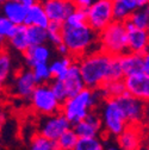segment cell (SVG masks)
<instances>
[{
	"mask_svg": "<svg viewBox=\"0 0 149 150\" xmlns=\"http://www.w3.org/2000/svg\"><path fill=\"white\" fill-rule=\"evenodd\" d=\"M143 59L144 55L133 54L129 51L117 57L119 68L123 73V78L136 73H143Z\"/></svg>",
	"mask_w": 149,
	"mask_h": 150,
	"instance_id": "17",
	"label": "cell"
},
{
	"mask_svg": "<svg viewBox=\"0 0 149 150\" xmlns=\"http://www.w3.org/2000/svg\"><path fill=\"white\" fill-rule=\"evenodd\" d=\"M29 101L32 111L42 117L59 113L61 110V103L55 98L48 83L37 85Z\"/></svg>",
	"mask_w": 149,
	"mask_h": 150,
	"instance_id": "6",
	"label": "cell"
},
{
	"mask_svg": "<svg viewBox=\"0 0 149 150\" xmlns=\"http://www.w3.org/2000/svg\"><path fill=\"white\" fill-rule=\"evenodd\" d=\"M3 16L14 25H23L25 21V16L28 7L22 5L19 1L17 0H7V1L3 3Z\"/></svg>",
	"mask_w": 149,
	"mask_h": 150,
	"instance_id": "18",
	"label": "cell"
},
{
	"mask_svg": "<svg viewBox=\"0 0 149 150\" xmlns=\"http://www.w3.org/2000/svg\"><path fill=\"white\" fill-rule=\"evenodd\" d=\"M116 100L123 112L128 125H143L147 118V101L134 98L126 92Z\"/></svg>",
	"mask_w": 149,
	"mask_h": 150,
	"instance_id": "8",
	"label": "cell"
},
{
	"mask_svg": "<svg viewBox=\"0 0 149 150\" xmlns=\"http://www.w3.org/2000/svg\"><path fill=\"white\" fill-rule=\"evenodd\" d=\"M125 92L143 101L149 99V74L136 73L123 78Z\"/></svg>",
	"mask_w": 149,
	"mask_h": 150,
	"instance_id": "12",
	"label": "cell"
},
{
	"mask_svg": "<svg viewBox=\"0 0 149 150\" xmlns=\"http://www.w3.org/2000/svg\"><path fill=\"white\" fill-rule=\"evenodd\" d=\"M13 69V61L12 57L5 48L0 51V83L4 85L10 79Z\"/></svg>",
	"mask_w": 149,
	"mask_h": 150,
	"instance_id": "25",
	"label": "cell"
},
{
	"mask_svg": "<svg viewBox=\"0 0 149 150\" xmlns=\"http://www.w3.org/2000/svg\"><path fill=\"white\" fill-rule=\"evenodd\" d=\"M98 47L99 50L112 57H119L123 54L128 52L126 30L124 23L112 22L101 32H99Z\"/></svg>",
	"mask_w": 149,
	"mask_h": 150,
	"instance_id": "4",
	"label": "cell"
},
{
	"mask_svg": "<svg viewBox=\"0 0 149 150\" xmlns=\"http://www.w3.org/2000/svg\"><path fill=\"white\" fill-rule=\"evenodd\" d=\"M78 139H79L78 135L73 130V127H70L67 131H65L55 143H56L57 150H74Z\"/></svg>",
	"mask_w": 149,
	"mask_h": 150,
	"instance_id": "27",
	"label": "cell"
},
{
	"mask_svg": "<svg viewBox=\"0 0 149 150\" xmlns=\"http://www.w3.org/2000/svg\"><path fill=\"white\" fill-rule=\"evenodd\" d=\"M17 1H19L22 5H24L25 7H30L32 6L33 4L37 3V0H17Z\"/></svg>",
	"mask_w": 149,
	"mask_h": 150,
	"instance_id": "40",
	"label": "cell"
},
{
	"mask_svg": "<svg viewBox=\"0 0 149 150\" xmlns=\"http://www.w3.org/2000/svg\"><path fill=\"white\" fill-rule=\"evenodd\" d=\"M70 123L65 118V116L59 112L51 116L42 117L38 123V135L42 137L50 139L53 142H56V139L68 129H70Z\"/></svg>",
	"mask_w": 149,
	"mask_h": 150,
	"instance_id": "9",
	"label": "cell"
},
{
	"mask_svg": "<svg viewBox=\"0 0 149 150\" xmlns=\"http://www.w3.org/2000/svg\"><path fill=\"white\" fill-rule=\"evenodd\" d=\"M36 86L37 83L32 76L31 70L22 69L14 75L11 86V92L17 98L29 100Z\"/></svg>",
	"mask_w": 149,
	"mask_h": 150,
	"instance_id": "14",
	"label": "cell"
},
{
	"mask_svg": "<svg viewBox=\"0 0 149 150\" xmlns=\"http://www.w3.org/2000/svg\"><path fill=\"white\" fill-rule=\"evenodd\" d=\"M103 139H104V150H122L115 142H110V138L103 137Z\"/></svg>",
	"mask_w": 149,
	"mask_h": 150,
	"instance_id": "37",
	"label": "cell"
},
{
	"mask_svg": "<svg viewBox=\"0 0 149 150\" xmlns=\"http://www.w3.org/2000/svg\"><path fill=\"white\" fill-rule=\"evenodd\" d=\"M136 1H137V5H138V8H140V7H147L149 0H136Z\"/></svg>",
	"mask_w": 149,
	"mask_h": 150,
	"instance_id": "42",
	"label": "cell"
},
{
	"mask_svg": "<svg viewBox=\"0 0 149 150\" xmlns=\"http://www.w3.org/2000/svg\"><path fill=\"white\" fill-rule=\"evenodd\" d=\"M101 101L103 100L97 89L84 88L75 96L67 98L61 104L60 112L73 126L87 117L89 113L96 112V108L100 105Z\"/></svg>",
	"mask_w": 149,
	"mask_h": 150,
	"instance_id": "3",
	"label": "cell"
},
{
	"mask_svg": "<svg viewBox=\"0 0 149 150\" xmlns=\"http://www.w3.org/2000/svg\"><path fill=\"white\" fill-rule=\"evenodd\" d=\"M24 55V62L28 67V69H31L37 63H48L50 60V49L45 45H31L26 49Z\"/></svg>",
	"mask_w": 149,
	"mask_h": 150,
	"instance_id": "19",
	"label": "cell"
},
{
	"mask_svg": "<svg viewBox=\"0 0 149 150\" xmlns=\"http://www.w3.org/2000/svg\"><path fill=\"white\" fill-rule=\"evenodd\" d=\"M30 70L37 85H45L53 80L49 70V63H37Z\"/></svg>",
	"mask_w": 149,
	"mask_h": 150,
	"instance_id": "29",
	"label": "cell"
},
{
	"mask_svg": "<svg viewBox=\"0 0 149 150\" xmlns=\"http://www.w3.org/2000/svg\"><path fill=\"white\" fill-rule=\"evenodd\" d=\"M97 91L99 93L101 100L117 99L118 97H121L122 94L125 93V87H124V82H123V79H122V80L106 82L101 87H99Z\"/></svg>",
	"mask_w": 149,
	"mask_h": 150,
	"instance_id": "23",
	"label": "cell"
},
{
	"mask_svg": "<svg viewBox=\"0 0 149 150\" xmlns=\"http://www.w3.org/2000/svg\"><path fill=\"white\" fill-rule=\"evenodd\" d=\"M4 124H5V116L0 112V136H1V131H3Z\"/></svg>",
	"mask_w": 149,
	"mask_h": 150,
	"instance_id": "41",
	"label": "cell"
},
{
	"mask_svg": "<svg viewBox=\"0 0 149 150\" xmlns=\"http://www.w3.org/2000/svg\"><path fill=\"white\" fill-rule=\"evenodd\" d=\"M61 35L62 43L73 59H81L82 56L96 51V47L99 49L98 33L93 31L87 23L72 24L65 22L61 24Z\"/></svg>",
	"mask_w": 149,
	"mask_h": 150,
	"instance_id": "2",
	"label": "cell"
},
{
	"mask_svg": "<svg viewBox=\"0 0 149 150\" xmlns=\"http://www.w3.org/2000/svg\"><path fill=\"white\" fill-rule=\"evenodd\" d=\"M29 150H57L56 143L36 134L30 139Z\"/></svg>",
	"mask_w": 149,
	"mask_h": 150,
	"instance_id": "31",
	"label": "cell"
},
{
	"mask_svg": "<svg viewBox=\"0 0 149 150\" xmlns=\"http://www.w3.org/2000/svg\"><path fill=\"white\" fill-rule=\"evenodd\" d=\"M43 8L49 22L62 24L77 10L72 0H48L43 4Z\"/></svg>",
	"mask_w": 149,
	"mask_h": 150,
	"instance_id": "13",
	"label": "cell"
},
{
	"mask_svg": "<svg viewBox=\"0 0 149 150\" xmlns=\"http://www.w3.org/2000/svg\"><path fill=\"white\" fill-rule=\"evenodd\" d=\"M28 40L31 45H42L47 43V31L45 29L37 26H26Z\"/></svg>",
	"mask_w": 149,
	"mask_h": 150,
	"instance_id": "30",
	"label": "cell"
},
{
	"mask_svg": "<svg viewBox=\"0 0 149 150\" xmlns=\"http://www.w3.org/2000/svg\"><path fill=\"white\" fill-rule=\"evenodd\" d=\"M143 73L149 74V56L144 55V59H143Z\"/></svg>",
	"mask_w": 149,
	"mask_h": 150,
	"instance_id": "39",
	"label": "cell"
},
{
	"mask_svg": "<svg viewBox=\"0 0 149 150\" xmlns=\"http://www.w3.org/2000/svg\"><path fill=\"white\" fill-rule=\"evenodd\" d=\"M4 45H5V40L0 37V51H1V50L4 49Z\"/></svg>",
	"mask_w": 149,
	"mask_h": 150,
	"instance_id": "43",
	"label": "cell"
},
{
	"mask_svg": "<svg viewBox=\"0 0 149 150\" xmlns=\"http://www.w3.org/2000/svg\"><path fill=\"white\" fill-rule=\"evenodd\" d=\"M66 92H67V97H73L75 96L77 93H79L80 91H82L85 87L84 81L81 79V74L79 70V66L77 62H74L67 70V73L63 75V78L61 79Z\"/></svg>",
	"mask_w": 149,
	"mask_h": 150,
	"instance_id": "16",
	"label": "cell"
},
{
	"mask_svg": "<svg viewBox=\"0 0 149 150\" xmlns=\"http://www.w3.org/2000/svg\"><path fill=\"white\" fill-rule=\"evenodd\" d=\"M66 22L72 23V24H84V23H86V10L77 8L67 18Z\"/></svg>",
	"mask_w": 149,
	"mask_h": 150,
	"instance_id": "35",
	"label": "cell"
},
{
	"mask_svg": "<svg viewBox=\"0 0 149 150\" xmlns=\"http://www.w3.org/2000/svg\"><path fill=\"white\" fill-rule=\"evenodd\" d=\"M0 150H1V149H0Z\"/></svg>",
	"mask_w": 149,
	"mask_h": 150,
	"instance_id": "46",
	"label": "cell"
},
{
	"mask_svg": "<svg viewBox=\"0 0 149 150\" xmlns=\"http://www.w3.org/2000/svg\"><path fill=\"white\" fill-rule=\"evenodd\" d=\"M13 29H14V25L7 19V18H5L3 14L0 16V37L6 41V38L13 31Z\"/></svg>",
	"mask_w": 149,
	"mask_h": 150,
	"instance_id": "34",
	"label": "cell"
},
{
	"mask_svg": "<svg viewBox=\"0 0 149 150\" xmlns=\"http://www.w3.org/2000/svg\"><path fill=\"white\" fill-rule=\"evenodd\" d=\"M73 4L75 5L77 8H82V10H87L92 3L94 1V0H72Z\"/></svg>",
	"mask_w": 149,
	"mask_h": 150,
	"instance_id": "36",
	"label": "cell"
},
{
	"mask_svg": "<svg viewBox=\"0 0 149 150\" xmlns=\"http://www.w3.org/2000/svg\"><path fill=\"white\" fill-rule=\"evenodd\" d=\"M48 85H49V87H50V89H51V92H53V94L55 96V98H56L61 104L68 98V97H67L66 88H65V86H63V83H62L61 80L53 79Z\"/></svg>",
	"mask_w": 149,
	"mask_h": 150,
	"instance_id": "33",
	"label": "cell"
},
{
	"mask_svg": "<svg viewBox=\"0 0 149 150\" xmlns=\"http://www.w3.org/2000/svg\"><path fill=\"white\" fill-rule=\"evenodd\" d=\"M55 48H56L57 52H59L61 56H68V55H69V54H68V50H67V48H66V45H65L63 43H61V44L56 45Z\"/></svg>",
	"mask_w": 149,
	"mask_h": 150,
	"instance_id": "38",
	"label": "cell"
},
{
	"mask_svg": "<svg viewBox=\"0 0 149 150\" xmlns=\"http://www.w3.org/2000/svg\"><path fill=\"white\" fill-rule=\"evenodd\" d=\"M133 24L134 28L140 30H148L149 28V10L147 7H140L137 8L128 19Z\"/></svg>",
	"mask_w": 149,
	"mask_h": 150,
	"instance_id": "26",
	"label": "cell"
},
{
	"mask_svg": "<svg viewBox=\"0 0 149 150\" xmlns=\"http://www.w3.org/2000/svg\"><path fill=\"white\" fill-rule=\"evenodd\" d=\"M75 62L73 57L70 56H61L60 59L54 60L51 63H49V70L51 79H57L61 80L63 78V75L67 73L68 68Z\"/></svg>",
	"mask_w": 149,
	"mask_h": 150,
	"instance_id": "24",
	"label": "cell"
},
{
	"mask_svg": "<svg viewBox=\"0 0 149 150\" xmlns=\"http://www.w3.org/2000/svg\"><path fill=\"white\" fill-rule=\"evenodd\" d=\"M138 8L136 0H112V17L114 22L124 23Z\"/></svg>",
	"mask_w": 149,
	"mask_h": 150,
	"instance_id": "21",
	"label": "cell"
},
{
	"mask_svg": "<svg viewBox=\"0 0 149 150\" xmlns=\"http://www.w3.org/2000/svg\"><path fill=\"white\" fill-rule=\"evenodd\" d=\"M78 137H101L103 127L99 115L97 112H92L82 120L72 126Z\"/></svg>",
	"mask_w": 149,
	"mask_h": 150,
	"instance_id": "15",
	"label": "cell"
},
{
	"mask_svg": "<svg viewBox=\"0 0 149 150\" xmlns=\"http://www.w3.org/2000/svg\"><path fill=\"white\" fill-rule=\"evenodd\" d=\"M9 45H11L16 51L25 52L26 49L30 47L29 40H28V33H26V26L23 25H17L14 26L11 35L6 38Z\"/></svg>",
	"mask_w": 149,
	"mask_h": 150,
	"instance_id": "22",
	"label": "cell"
},
{
	"mask_svg": "<svg viewBox=\"0 0 149 150\" xmlns=\"http://www.w3.org/2000/svg\"><path fill=\"white\" fill-rule=\"evenodd\" d=\"M3 91H4V85L0 83V94H1V93H3Z\"/></svg>",
	"mask_w": 149,
	"mask_h": 150,
	"instance_id": "44",
	"label": "cell"
},
{
	"mask_svg": "<svg viewBox=\"0 0 149 150\" xmlns=\"http://www.w3.org/2000/svg\"><path fill=\"white\" fill-rule=\"evenodd\" d=\"M47 31V40L54 44L55 47L62 43V35H61V24L50 22L45 29Z\"/></svg>",
	"mask_w": 149,
	"mask_h": 150,
	"instance_id": "32",
	"label": "cell"
},
{
	"mask_svg": "<svg viewBox=\"0 0 149 150\" xmlns=\"http://www.w3.org/2000/svg\"><path fill=\"white\" fill-rule=\"evenodd\" d=\"M126 30L128 51L138 55H148L149 49V32L148 30H140L133 26L129 21L124 22Z\"/></svg>",
	"mask_w": 149,
	"mask_h": 150,
	"instance_id": "11",
	"label": "cell"
},
{
	"mask_svg": "<svg viewBox=\"0 0 149 150\" xmlns=\"http://www.w3.org/2000/svg\"><path fill=\"white\" fill-rule=\"evenodd\" d=\"M112 22V0H94L86 10V23L97 33Z\"/></svg>",
	"mask_w": 149,
	"mask_h": 150,
	"instance_id": "7",
	"label": "cell"
},
{
	"mask_svg": "<svg viewBox=\"0 0 149 150\" xmlns=\"http://www.w3.org/2000/svg\"><path fill=\"white\" fill-rule=\"evenodd\" d=\"M99 118L105 138H116L128 126L123 112L116 99H105L100 103Z\"/></svg>",
	"mask_w": 149,
	"mask_h": 150,
	"instance_id": "5",
	"label": "cell"
},
{
	"mask_svg": "<svg viewBox=\"0 0 149 150\" xmlns=\"http://www.w3.org/2000/svg\"><path fill=\"white\" fill-rule=\"evenodd\" d=\"M45 1H48V0H37V3H41V4H44Z\"/></svg>",
	"mask_w": 149,
	"mask_h": 150,
	"instance_id": "45",
	"label": "cell"
},
{
	"mask_svg": "<svg viewBox=\"0 0 149 150\" xmlns=\"http://www.w3.org/2000/svg\"><path fill=\"white\" fill-rule=\"evenodd\" d=\"M115 139V143L122 150H143V125H128Z\"/></svg>",
	"mask_w": 149,
	"mask_h": 150,
	"instance_id": "10",
	"label": "cell"
},
{
	"mask_svg": "<svg viewBox=\"0 0 149 150\" xmlns=\"http://www.w3.org/2000/svg\"><path fill=\"white\" fill-rule=\"evenodd\" d=\"M77 63L86 88L98 89L106 82L123 79L117 57H112L101 50L82 56Z\"/></svg>",
	"mask_w": 149,
	"mask_h": 150,
	"instance_id": "1",
	"label": "cell"
},
{
	"mask_svg": "<svg viewBox=\"0 0 149 150\" xmlns=\"http://www.w3.org/2000/svg\"><path fill=\"white\" fill-rule=\"evenodd\" d=\"M49 23L50 22H49L48 17L45 14V11L43 8V4L36 3L32 6L28 7L25 21H24L25 26H37V28L47 29Z\"/></svg>",
	"mask_w": 149,
	"mask_h": 150,
	"instance_id": "20",
	"label": "cell"
},
{
	"mask_svg": "<svg viewBox=\"0 0 149 150\" xmlns=\"http://www.w3.org/2000/svg\"><path fill=\"white\" fill-rule=\"evenodd\" d=\"M74 150H104V139L101 137H79Z\"/></svg>",
	"mask_w": 149,
	"mask_h": 150,
	"instance_id": "28",
	"label": "cell"
}]
</instances>
